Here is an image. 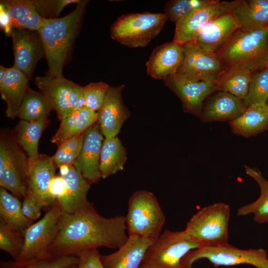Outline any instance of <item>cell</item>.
<instances>
[{
	"mask_svg": "<svg viewBox=\"0 0 268 268\" xmlns=\"http://www.w3.org/2000/svg\"><path fill=\"white\" fill-rule=\"evenodd\" d=\"M62 177L66 183L67 191L65 196L57 201L63 213H76L90 203L87 195L91 184L72 165Z\"/></svg>",
	"mask_w": 268,
	"mask_h": 268,
	"instance_id": "d4e9b609",
	"label": "cell"
},
{
	"mask_svg": "<svg viewBox=\"0 0 268 268\" xmlns=\"http://www.w3.org/2000/svg\"><path fill=\"white\" fill-rule=\"evenodd\" d=\"M209 0H171L164 6L168 20L176 23L191 12L206 3Z\"/></svg>",
	"mask_w": 268,
	"mask_h": 268,
	"instance_id": "ab89813d",
	"label": "cell"
},
{
	"mask_svg": "<svg viewBox=\"0 0 268 268\" xmlns=\"http://www.w3.org/2000/svg\"><path fill=\"white\" fill-rule=\"evenodd\" d=\"M267 105L268 111V102H267Z\"/></svg>",
	"mask_w": 268,
	"mask_h": 268,
	"instance_id": "f907efd6",
	"label": "cell"
},
{
	"mask_svg": "<svg viewBox=\"0 0 268 268\" xmlns=\"http://www.w3.org/2000/svg\"><path fill=\"white\" fill-rule=\"evenodd\" d=\"M24 245L22 232L12 229L0 218V249L8 254L14 260L19 257Z\"/></svg>",
	"mask_w": 268,
	"mask_h": 268,
	"instance_id": "74e56055",
	"label": "cell"
},
{
	"mask_svg": "<svg viewBox=\"0 0 268 268\" xmlns=\"http://www.w3.org/2000/svg\"><path fill=\"white\" fill-rule=\"evenodd\" d=\"M0 218L19 232L23 231L33 223L23 214L19 199L2 187H0Z\"/></svg>",
	"mask_w": 268,
	"mask_h": 268,
	"instance_id": "1f68e13d",
	"label": "cell"
},
{
	"mask_svg": "<svg viewBox=\"0 0 268 268\" xmlns=\"http://www.w3.org/2000/svg\"><path fill=\"white\" fill-rule=\"evenodd\" d=\"M222 13L220 1L209 0L175 23L173 41L182 46L194 43L204 26Z\"/></svg>",
	"mask_w": 268,
	"mask_h": 268,
	"instance_id": "d6986e66",
	"label": "cell"
},
{
	"mask_svg": "<svg viewBox=\"0 0 268 268\" xmlns=\"http://www.w3.org/2000/svg\"><path fill=\"white\" fill-rule=\"evenodd\" d=\"M223 13H230L239 29L253 31L268 26V0L220 1Z\"/></svg>",
	"mask_w": 268,
	"mask_h": 268,
	"instance_id": "2e32d148",
	"label": "cell"
},
{
	"mask_svg": "<svg viewBox=\"0 0 268 268\" xmlns=\"http://www.w3.org/2000/svg\"><path fill=\"white\" fill-rule=\"evenodd\" d=\"M126 219L128 235L154 241L161 234L166 218L154 194L137 190L129 200Z\"/></svg>",
	"mask_w": 268,
	"mask_h": 268,
	"instance_id": "5b68a950",
	"label": "cell"
},
{
	"mask_svg": "<svg viewBox=\"0 0 268 268\" xmlns=\"http://www.w3.org/2000/svg\"><path fill=\"white\" fill-rule=\"evenodd\" d=\"M50 123L49 118L37 122L20 120L16 125L12 134L26 153L29 162L34 161L38 157L39 140Z\"/></svg>",
	"mask_w": 268,
	"mask_h": 268,
	"instance_id": "83f0119b",
	"label": "cell"
},
{
	"mask_svg": "<svg viewBox=\"0 0 268 268\" xmlns=\"http://www.w3.org/2000/svg\"><path fill=\"white\" fill-rule=\"evenodd\" d=\"M183 48L184 60L177 73L189 79L215 84L227 67L217 54L193 43L184 45Z\"/></svg>",
	"mask_w": 268,
	"mask_h": 268,
	"instance_id": "8fae6325",
	"label": "cell"
},
{
	"mask_svg": "<svg viewBox=\"0 0 268 268\" xmlns=\"http://www.w3.org/2000/svg\"><path fill=\"white\" fill-rule=\"evenodd\" d=\"M84 134L66 139L58 145L57 151L52 156L57 167L73 165L81 149Z\"/></svg>",
	"mask_w": 268,
	"mask_h": 268,
	"instance_id": "f35d334b",
	"label": "cell"
},
{
	"mask_svg": "<svg viewBox=\"0 0 268 268\" xmlns=\"http://www.w3.org/2000/svg\"><path fill=\"white\" fill-rule=\"evenodd\" d=\"M67 191L66 182L61 175L55 176L51 180L49 193L52 200L55 201L62 199L65 195Z\"/></svg>",
	"mask_w": 268,
	"mask_h": 268,
	"instance_id": "7bdbcfd3",
	"label": "cell"
},
{
	"mask_svg": "<svg viewBox=\"0 0 268 268\" xmlns=\"http://www.w3.org/2000/svg\"><path fill=\"white\" fill-rule=\"evenodd\" d=\"M8 68L4 67L3 66H0V83L5 78L7 74Z\"/></svg>",
	"mask_w": 268,
	"mask_h": 268,
	"instance_id": "7dc6e473",
	"label": "cell"
},
{
	"mask_svg": "<svg viewBox=\"0 0 268 268\" xmlns=\"http://www.w3.org/2000/svg\"><path fill=\"white\" fill-rule=\"evenodd\" d=\"M70 166L68 165H62L59 167L60 169V175L64 176L66 175L68 171Z\"/></svg>",
	"mask_w": 268,
	"mask_h": 268,
	"instance_id": "c3c4849f",
	"label": "cell"
},
{
	"mask_svg": "<svg viewBox=\"0 0 268 268\" xmlns=\"http://www.w3.org/2000/svg\"><path fill=\"white\" fill-rule=\"evenodd\" d=\"M127 159L126 149L117 136L105 138L100 154L101 178L105 179L123 170Z\"/></svg>",
	"mask_w": 268,
	"mask_h": 268,
	"instance_id": "f1b7e54d",
	"label": "cell"
},
{
	"mask_svg": "<svg viewBox=\"0 0 268 268\" xmlns=\"http://www.w3.org/2000/svg\"><path fill=\"white\" fill-rule=\"evenodd\" d=\"M239 29L233 16L228 12L223 13L204 26L193 43L216 53Z\"/></svg>",
	"mask_w": 268,
	"mask_h": 268,
	"instance_id": "44dd1931",
	"label": "cell"
},
{
	"mask_svg": "<svg viewBox=\"0 0 268 268\" xmlns=\"http://www.w3.org/2000/svg\"><path fill=\"white\" fill-rule=\"evenodd\" d=\"M110 86L105 82H91L83 87L82 94L75 110L83 107L98 112L104 101Z\"/></svg>",
	"mask_w": 268,
	"mask_h": 268,
	"instance_id": "d590c367",
	"label": "cell"
},
{
	"mask_svg": "<svg viewBox=\"0 0 268 268\" xmlns=\"http://www.w3.org/2000/svg\"><path fill=\"white\" fill-rule=\"evenodd\" d=\"M0 27L6 34L10 36L12 29L8 13L4 6L0 4Z\"/></svg>",
	"mask_w": 268,
	"mask_h": 268,
	"instance_id": "bcb514c9",
	"label": "cell"
},
{
	"mask_svg": "<svg viewBox=\"0 0 268 268\" xmlns=\"http://www.w3.org/2000/svg\"><path fill=\"white\" fill-rule=\"evenodd\" d=\"M206 259L214 266L248 264L257 268H268V257L263 249L243 250L229 243L216 247H202L189 252L182 259L181 268H193L194 262Z\"/></svg>",
	"mask_w": 268,
	"mask_h": 268,
	"instance_id": "9c48e42d",
	"label": "cell"
},
{
	"mask_svg": "<svg viewBox=\"0 0 268 268\" xmlns=\"http://www.w3.org/2000/svg\"><path fill=\"white\" fill-rule=\"evenodd\" d=\"M216 54L226 67L262 69L268 66V35L265 29H239Z\"/></svg>",
	"mask_w": 268,
	"mask_h": 268,
	"instance_id": "3957f363",
	"label": "cell"
},
{
	"mask_svg": "<svg viewBox=\"0 0 268 268\" xmlns=\"http://www.w3.org/2000/svg\"><path fill=\"white\" fill-rule=\"evenodd\" d=\"M215 92L204 103L200 118L202 122H229L240 116L246 110L243 99L227 92Z\"/></svg>",
	"mask_w": 268,
	"mask_h": 268,
	"instance_id": "7402d4cb",
	"label": "cell"
},
{
	"mask_svg": "<svg viewBox=\"0 0 268 268\" xmlns=\"http://www.w3.org/2000/svg\"><path fill=\"white\" fill-rule=\"evenodd\" d=\"M97 248L82 251L78 255V263L76 268H105Z\"/></svg>",
	"mask_w": 268,
	"mask_h": 268,
	"instance_id": "b9f144b4",
	"label": "cell"
},
{
	"mask_svg": "<svg viewBox=\"0 0 268 268\" xmlns=\"http://www.w3.org/2000/svg\"><path fill=\"white\" fill-rule=\"evenodd\" d=\"M127 229L126 216L105 217L90 202L76 213H62L56 236L48 252L58 256H77L89 249H119L128 239Z\"/></svg>",
	"mask_w": 268,
	"mask_h": 268,
	"instance_id": "6da1fadb",
	"label": "cell"
},
{
	"mask_svg": "<svg viewBox=\"0 0 268 268\" xmlns=\"http://www.w3.org/2000/svg\"><path fill=\"white\" fill-rule=\"evenodd\" d=\"M184 58L183 46L174 41L156 46L145 64L147 73L152 78L164 80L177 73Z\"/></svg>",
	"mask_w": 268,
	"mask_h": 268,
	"instance_id": "ffe728a7",
	"label": "cell"
},
{
	"mask_svg": "<svg viewBox=\"0 0 268 268\" xmlns=\"http://www.w3.org/2000/svg\"><path fill=\"white\" fill-rule=\"evenodd\" d=\"M62 213L58 201H56L41 219L23 231L24 245L16 260H28L48 253V248L56 236Z\"/></svg>",
	"mask_w": 268,
	"mask_h": 268,
	"instance_id": "30bf717a",
	"label": "cell"
},
{
	"mask_svg": "<svg viewBox=\"0 0 268 268\" xmlns=\"http://www.w3.org/2000/svg\"><path fill=\"white\" fill-rule=\"evenodd\" d=\"M41 206L33 199L26 196L23 199L22 210L24 216L34 222L41 215Z\"/></svg>",
	"mask_w": 268,
	"mask_h": 268,
	"instance_id": "ee69618b",
	"label": "cell"
},
{
	"mask_svg": "<svg viewBox=\"0 0 268 268\" xmlns=\"http://www.w3.org/2000/svg\"><path fill=\"white\" fill-rule=\"evenodd\" d=\"M44 18L39 14L35 9L27 19L22 29L38 31L42 25Z\"/></svg>",
	"mask_w": 268,
	"mask_h": 268,
	"instance_id": "f6af8a7d",
	"label": "cell"
},
{
	"mask_svg": "<svg viewBox=\"0 0 268 268\" xmlns=\"http://www.w3.org/2000/svg\"><path fill=\"white\" fill-rule=\"evenodd\" d=\"M265 31H266V32L267 33L268 35V26H267L266 27V28L265 29Z\"/></svg>",
	"mask_w": 268,
	"mask_h": 268,
	"instance_id": "681fc988",
	"label": "cell"
},
{
	"mask_svg": "<svg viewBox=\"0 0 268 268\" xmlns=\"http://www.w3.org/2000/svg\"><path fill=\"white\" fill-rule=\"evenodd\" d=\"M28 168V157L12 133L1 130L0 186L23 200L27 195Z\"/></svg>",
	"mask_w": 268,
	"mask_h": 268,
	"instance_id": "8992f818",
	"label": "cell"
},
{
	"mask_svg": "<svg viewBox=\"0 0 268 268\" xmlns=\"http://www.w3.org/2000/svg\"><path fill=\"white\" fill-rule=\"evenodd\" d=\"M230 216L229 205L214 203L194 214L187 222L185 231L200 247L224 245L228 244Z\"/></svg>",
	"mask_w": 268,
	"mask_h": 268,
	"instance_id": "52a82bcc",
	"label": "cell"
},
{
	"mask_svg": "<svg viewBox=\"0 0 268 268\" xmlns=\"http://www.w3.org/2000/svg\"><path fill=\"white\" fill-rule=\"evenodd\" d=\"M34 82L50 101L60 121L75 109L82 94L83 86L66 78L63 75L37 76Z\"/></svg>",
	"mask_w": 268,
	"mask_h": 268,
	"instance_id": "7c38bea8",
	"label": "cell"
},
{
	"mask_svg": "<svg viewBox=\"0 0 268 268\" xmlns=\"http://www.w3.org/2000/svg\"><path fill=\"white\" fill-rule=\"evenodd\" d=\"M53 107L50 101L40 91L28 88L17 113V117L30 122L48 119Z\"/></svg>",
	"mask_w": 268,
	"mask_h": 268,
	"instance_id": "836d02e7",
	"label": "cell"
},
{
	"mask_svg": "<svg viewBox=\"0 0 268 268\" xmlns=\"http://www.w3.org/2000/svg\"><path fill=\"white\" fill-rule=\"evenodd\" d=\"M199 247L185 230L166 229L148 246L139 268H181L182 258Z\"/></svg>",
	"mask_w": 268,
	"mask_h": 268,
	"instance_id": "ba28073f",
	"label": "cell"
},
{
	"mask_svg": "<svg viewBox=\"0 0 268 268\" xmlns=\"http://www.w3.org/2000/svg\"><path fill=\"white\" fill-rule=\"evenodd\" d=\"M98 113L85 107L76 109L61 121L51 142L59 145L68 138L84 134L98 121Z\"/></svg>",
	"mask_w": 268,
	"mask_h": 268,
	"instance_id": "484cf974",
	"label": "cell"
},
{
	"mask_svg": "<svg viewBox=\"0 0 268 268\" xmlns=\"http://www.w3.org/2000/svg\"><path fill=\"white\" fill-rule=\"evenodd\" d=\"M124 84L110 86L98 113V123L105 138L115 137L131 113L124 104L122 93Z\"/></svg>",
	"mask_w": 268,
	"mask_h": 268,
	"instance_id": "ac0fdd59",
	"label": "cell"
},
{
	"mask_svg": "<svg viewBox=\"0 0 268 268\" xmlns=\"http://www.w3.org/2000/svg\"><path fill=\"white\" fill-rule=\"evenodd\" d=\"M88 1L80 0L75 8L64 17L44 18L38 32L44 45L48 65L47 75H63V67L70 57Z\"/></svg>",
	"mask_w": 268,
	"mask_h": 268,
	"instance_id": "7a4b0ae2",
	"label": "cell"
},
{
	"mask_svg": "<svg viewBox=\"0 0 268 268\" xmlns=\"http://www.w3.org/2000/svg\"><path fill=\"white\" fill-rule=\"evenodd\" d=\"M79 258L76 256H58L50 253L25 261L0 262V268H76Z\"/></svg>",
	"mask_w": 268,
	"mask_h": 268,
	"instance_id": "d6a6232c",
	"label": "cell"
},
{
	"mask_svg": "<svg viewBox=\"0 0 268 268\" xmlns=\"http://www.w3.org/2000/svg\"><path fill=\"white\" fill-rule=\"evenodd\" d=\"M233 134L248 138L268 130L267 104H255L247 107L236 119L229 122Z\"/></svg>",
	"mask_w": 268,
	"mask_h": 268,
	"instance_id": "4316f807",
	"label": "cell"
},
{
	"mask_svg": "<svg viewBox=\"0 0 268 268\" xmlns=\"http://www.w3.org/2000/svg\"><path fill=\"white\" fill-rule=\"evenodd\" d=\"M168 20L164 13H130L118 17L110 29L111 38L129 48L144 47L160 32Z\"/></svg>",
	"mask_w": 268,
	"mask_h": 268,
	"instance_id": "277c9868",
	"label": "cell"
},
{
	"mask_svg": "<svg viewBox=\"0 0 268 268\" xmlns=\"http://www.w3.org/2000/svg\"><path fill=\"white\" fill-rule=\"evenodd\" d=\"M163 81L179 97L184 111L198 118L205 99L217 91L212 82L189 79L178 73L169 76Z\"/></svg>",
	"mask_w": 268,
	"mask_h": 268,
	"instance_id": "4fadbf2b",
	"label": "cell"
},
{
	"mask_svg": "<svg viewBox=\"0 0 268 268\" xmlns=\"http://www.w3.org/2000/svg\"><path fill=\"white\" fill-rule=\"evenodd\" d=\"M268 101V66L252 73L248 93L243 99L247 108L255 104H267Z\"/></svg>",
	"mask_w": 268,
	"mask_h": 268,
	"instance_id": "e575fe53",
	"label": "cell"
},
{
	"mask_svg": "<svg viewBox=\"0 0 268 268\" xmlns=\"http://www.w3.org/2000/svg\"><path fill=\"white\" fill-rule=\"evenodd\" d=\"M9 17L12 28L22 29L32 11L35 9L33 0H0Z\"/></svg>",
	"mask_w": 268,
	"mask_h": 268,
	"instance_id": "8d00e7d4",
	"label": "cell"
},
{
	"mask_svg": "<svg viewBox=\"0 0 268 268\" xmlns=\"http://www.w3.org/2000/svg\"><path fill=\"white\" fill-rule=\"evenodd\" d=\"M126 243L115 252L101 255L105 268H139L145 253L153 242L136 235H128Z\"/></svg>",
	"mask_w": 268,
	"mask_h": 268,
	"instance_id": "603a6c76",
	"label": "cell"
},
{
	"mask_svg": "<svg viewBox=\"0 0 268 268\" xmlns=\"http://www.w3.org/2000/svg\"><path fill=\"white\" fill-rule=\"evenodd\" d=\"M57 166L52 156L40 154L37 159L29 162L27 195L42 208L48 210L56 201L51 198L49 188Z\"/></svg>",
	"mask_w": 268,
	"mask_h": 268,
	"instance_id": "9a60e30c",
	"label": "cell"
},
{
	"mask_svg": "<svg viewBox=\"0 0 268 268\" xmlns=\"http://www.w3.org/2000/svg\"><path fill=\"white\" fill-rule=\"evenodd\" d=\"M80 0H33L36 10L44 19L58 18L67 5L78 3Z\"/></svg>",
	"mask_w": 268,
	"mask_h": 268,
	"instance_id": "60d3db41",
	"label": "cell"
},
{
	"mask_svg": "<svg viewBox=\"0 0 268 268\" xmlns=\"http://www.w3.org/2000/svg\"><path fill=\"white\" fill-rule=\"evenodd\" d=\"M252 73L245 67H227L215 84L217 90L243 100L248 93Z\"/></svg>",
	"mask_w": 268,
	"mask_h": 268,
	"instance_id": "4dcf8cb0",
	"label": "cell"
},
{
	"mask_svg": "<svg viewBox=\"0 0 268 268\" xmlns=\"http://www.w3.org/2000/svg\"><path fill=\"white\" fill-rule=\"evenodd\" d=\"M103 136L97 122L84 133L81 149L72 165L91 185L101 178L99 167Z\"/></svg>",
	"mask_w": 268,
	"mask_h": 268,
	"instance_id": "e0dca14e",
	"label": "cell"
},
{
	"mask_svg": "<svg viewBox=\"0 0 268 268\" xmlns=\"http://www.w3.org/2000/svg\"><path fill=\"white\" fill-rule=\"evenodd\" d=\"M29 79L13 66L8 68L3 80L0 83L1 98L6 104L5 116L13 119L17 115L24 97L29 88Z\"/></svg>",
	"mask_w": 268,
	"mask_h": 268,
	"instance_id": "cb8c5ba5",
	"label": "cell"
},
{
	"mask_svg": "<svg viewBox=\"0 0 268 268\" xmlns=\"http://www.w3.org/2000/svg\"><path fill=\"white\" fill-rule=\"evenodd\" d=\"M12 40L14 62L13 66L32 78L37 62L45 57V51L38 31L12 28L10 34Z\"/></svg>",
	"mask_w": 268,
	"mask_h": 268,
	"instance_id": "5bb4252c",
	"label": "cell"
},
{
	"mask_svg": "<svg viewBox=\"0 0 268 268\" xmlns=\"http://www.w3.org/2000/svg\"><path fill=\"white\" fill-rule=\"evenodd\" d=\"M246 173L259 185L260 195L257 200L248 204L242 206L237 210V216L254 214V221L258 223H268V180L263 176L258 168L244 166Z\"/></svg>",
	"mask_w": 268,
	"mask_h": 268,
	"instance_id": "f546056e",
	"label": "cell"
}]
</instances>
